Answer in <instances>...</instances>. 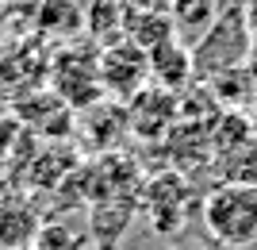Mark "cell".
<instances>
[{
    "label": "cell",
    "mask_w": 257,
    "mask_h": 250,
    "mask_svg": "<svg viewBox=\"0 0 257 250\" xmlns=\"http://www.w3.org/2000/svg\"><path fill=\"white\" fill-rule=\"evenodd\" d=\"M204 231L219 246L246 250L257 246V185L253 181H223L200 196Z\"/></svg>",
    "instance_id": "1"
},
{
    "label": "cell",
    "mask_w": 257,
    "mask_h": 250,
    "mask_svg": "<svg viewBox=\"0 0 257 250\" xmlns=\"http://www.w3.org/2000/svg\"><path fill=\"white\" fill-rule=\"evenodd\" d=\"M249 50H253V39H249L246 23H242V8L219 12L215 23L192 43L196 81H207V77L223 73V69H238V65H246Z\"/></svg>",
    "instance_id": "2"
},
{
    "label": "cell",
    "mask_w": 257,
    "mask_h": 250,
    "mask_svg": "<svg viewBox=\"0 0 257 250\" xmlns=\"http://www.w3.org/2000/svg\"><path fill=\"white\" fill-rule=\"evenodd\" d=\"M50 93L77 112H85L96 100H104V89H100V50H81V46L58 50L50 62Z\"/></svg>",
    "instance_id": "3"
},
{
    "label": "cell",
    "mask_w": 257,
    "mask_h": 250,
    "mask_svg": "<svg viewBox=\"0 0 257 250\" xmlns=\"http://www.w3.org/2000/svg\"><path fill=\"white\" fill-rule=\"evenodd\" d=\"M139 204L146 212V219H150V227L161 239H169V235H177L184 227V219H188V212L196 204V193L181 170H169V174H158L142 185Z\"/></svg>",
    "instance_id": "4"
},
{
    "label": "cell",
    "mask_w": 257,
    "mask_h": 250,
    "mask_svg": "<svg viewBox=\"0 0 257 250\" xmlns=\"http://www.w3.org/2000/svg\"><path fill=\"white\" fill-rule=\"evenodd\" d=\"M146 85H150V58L139 43L119 39V43H107L100 50V89L107 100L127 104Z\"/></svg>",
    "instance_id": "5"
},
{
    "label": "cell",
    "mask_w": 257,
    "mask_h": 250,
    "mask_svg": "<svg viewBox=\"0 0 257 250\" xmlns=\"http://www.w3.org/2000/svg\"><path fill=\"white\" fill-rule=\"evenodd\" d=\"M177 116H181L177 93L154 85V81L127 100V127L135 131L139 139H150V142L165 139V135L173 131V123H177Z\"/></svg>",
    "instance_id": "6"
},
{
    "label": "cell",
    "mask_w": 257,
    "mask_h": 250,
    "mask_svg": "<svg viewBox=\"0 0 257 250\" xmlns=\"http://www.w3.org/2000/svg\"><path fill=\"white\" fill-rule=\"evenodd\" d=\"M146 58H150V81L161 85V89H169V93H177V97L196 81L192 46H184L181 39H165V43H158L154 50H146Z\"/></svg>",
    "instance_id": "7"
},
{
    "label": "cell",
    "mask_w": 257,
    "mask_h": 250,
    "mask_svg": "<svg viewBox=\"0 0 257 250\" xmlns=\"http://www.w3.org/2000/svg\"><path fill=\"white\" fill-rule=\"evenodd\" d=\"M242 23H246L249 39H253V46H257V0H246V4H242Z\"/></svg>",
    "instance_id": "8"
},
{
    "label": "cell",
    "mask_w": 257,
    "mask_h": 250,
    "mask_svg": "<svg viewBox=\"0 0 257 250\" xmlns=\"http://www.w3.org/2000/svg\"><path fill=\"white\" fill-rule=\"evenodd\" d=\"M246 73H249V81H253V89H257V46L249 50V58H246Z\"/></svg>",
    "instance_id": "9"
},
{
    "label": "cell",
    "mask_w": 257,
    "mask_h": 250,
    "mask_svg": "<svg viewBox=\"0 0 257 250\" xmlns=\"http://www.w3.org/2000/svg\"><path fill=\"white\" fill-rule=\"evenodd\" d=\"M85 250H111V246H104V242H96V246H85Z\"/></svg>",
    "instance_id": "10"
},
{
    "label": "cell",
    "mask_w": 257,
    "mask_h": 250,
    "mask_svg": "<svg viewBox=\"0 0 257 250\" xmlns=\"http://www.w3.org/2000/svg\"><path fill=\"white\" fill-rule=\"evenodd\" d=\"M165 250H184V246H165Z\"/></svg>",
    "instance_id": "11"
},
{
    "label": "cell",
    "mask_w": 257,
    "mask_h": 250,
    "mask_svg": "<svg viewBox=\"0 0 257 250\" xmlns=\"http://www.w3.org/2000/svg\"><path fill=\"white\" fill-rule=\"evenodd\" d=\"M253 131H257V123H253Z\"/></svg>",
    "instance_id": "12"
}]
</instances>
